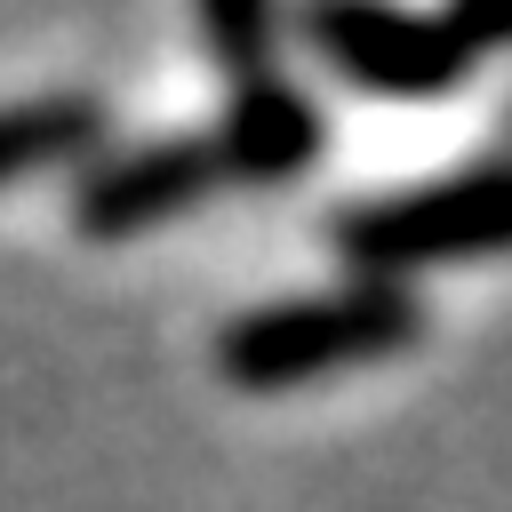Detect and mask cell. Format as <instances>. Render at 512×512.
<instances>
[{"mask_svg": "<svg viewBox=\"0 0 512 512\" xmlns=\"http://www.w3.org/2000/svg\"><path fill=\"white\" fill-rule=\"evenodd\" d=\"M416 344V296L400 280H344L320 296L256 304L216 336V368L240 392H296L328 368H360Z\"/></svg>", "mask_w": 512, "mask_h": 512, "instance_id": "cell-1", "label": "cell"}, {"mask_svg": "<svg viewBox=\"0 0 512 512\" xmlns=\"http://www.w3.org/2000/svg\"><path fill=\"white\" fill-rule=\"evenodd\" d=\"M344 256L360 264V280H400V272H432V264H480L512 248V168H472L424 192H384L336 216Z\"/></svg>", "mask_w": 512, "mask_h": 512, "instance_id": "cell-2", "label": "cell"}, {"mask_svg": "<svg viewBox=\"0 0 512 512\" xmlns=\"http://www.w3.org/2000/svg\"><path fill=\"white\" fill-rule=\"evenodd\" d=\"M320 56H336L344 80L376 96H440L456 88L488 40H512V8H448V16H400V8H328L312 16Z\"/></svg>", "mask_w": 512, "mask_h": 512, "instance_id": "cell-3", "label": "cell"}, {"mask_svg": "<svg viewBox=\"0 0 512 512\" xmlns=\"http://www.w3.org/2000/svg\"><path fill=\"white\" fill-rule=\"evenodd\" d=\"M216 176H224L216 144H144V152L104 160V168L80 184L72 216H80L88 240H136V232L200 208V200L216 192Z\"/></svg>", "mask_w": 512, "mask_h": 512, "instance_id": "cell-4", "label": "cell"}, {"mask_svg": "<svg viewBox=\"0 0 512 512\" xmlns=\"http://www.w3.org/2000/svg\"><path fill=\"white\" fill-rule=\"evenodd\" d=\"M312 152H320V112H312L288 80L248 72V88H240L232 112H224L216 160H224L232 176H296Z\"/></svg>", "mask_w": 512, "mask_h": 512, "instance_id": "cell-5", "label": "cell"}, {"mask_svg": "<svg viewBox=\"0 0 512 512\" xmlns=\"http://www.w3.org/2000/svg\"><path fill=\"white\" fill-rule=\"evenodd\" d=\"M96 136V104L80 96H32V104H0V184L72 160Z\"/></svg>", "mask_w": 512, "mask_h": 512, "instance_id": "cell-6", "label": "cell"}]
</instances>
